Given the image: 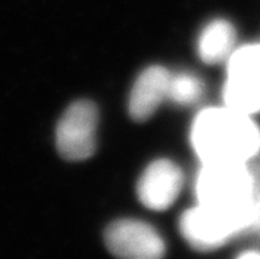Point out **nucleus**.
I'll list each match as a JSON object with an SVG mask.
<instances>
[{
    "label": "nucleus",
    "instance_id": "f257e3e1",
    "mask_svg": "<svg viewBox=\"0 0 260 259\" xmlns=\"http://www.w3.org/2000/svg\"><path fill=\"white\" fill-rule=\"evenodd\" d=\"M190 141L202 164H248L260 152V127L252 115L228 105L209 107L196 117Z\"/></svg>",
    "mask_w": 260,
    "mask_h": 259
},
{
    "label": "nucleus",
    "instance_id": "f03ea898",
    "mask_svg": "<svg viewBox=\"0 0 260 259\" xmlns=\"http://www.w3.org/2000/svg\"><path fill=\"white\" fill-rule=\"evenodd\" d=\"M260 203L244 209H221L197 204L180 218V230L191 247L214 250L244 230L256 226Z\"/></svg>",
    "mask_w": 260,
    "mask_h": 259
},
{
    "label": "nucleus",
    "instance_id": "7ed1b4c3",
    "mask_svg": "<svg viewBox=\"0 0 260 259\" xmlns=\"http://www.w3.org/2000/svg\"><path fill=\"white\" fill-rule=\"evenodd\" d=\"M197 204L221 209H244L260 203L247 163H206L196 180Z\"/></svg>",
    "mask_w": 260,
    "mask_h": 259
},
{
    "label": "nucleus",
    "instance_id": "20e7f679",
    "mask_svg": "<svg viewBox=\"0 0 260 259\" xmlns=\"http://www.w3.org/2000/svg\"><path fill=\"white\" fill-rule=\"evenodd\" d=\"M224 105L255 117L260 112V43L235 48L226 60Z\"/></svg>",
    "mask_w": 260,
    "mask_h": 259
},
{
    "label": "nucleus",
    "instance_id": "39448f33",
    "mask_svg": "<svg viewBox=\"0 0 260 259\" xmlns=\"http://www.w3.org/2000/svg\"><path fill=\"white\" fill-rule=\"evenodd\" d=\"M98 108L90 101H77L59 119L56 130L58 154L70 161L90 158L96 146Z\"/></svg>",
    "mask_w": 260,
    "mask_h": 259
},
{
    "label": "nucleus",
    "instance_id": "423d86ee",
    "mask_svg": "<svg viewBox=\"0 0 260 259\" xmlns=\"http://www.w3.org/2000/svg\"><path fill=\"white\" fill-rule=\"evenodd\" d=\"M107 249L114 255L129 259H157L165 254V243L157 230L139 220H118L105 233Z\"/></svg>",
    "mask_w": 260,
    "mask_h": 259
},
{
    "label": "nucleus",
    "instance_id": "0eeeda50",
    "mask_svg": "<svg viewBox=\"0 0 260 259\" xmlns=\"http://www.w3.org/2000/svg\"><path fill=\"white\" fill-rule=\"evenodd\" d=\"M184 184V175L177 164L168 159L152 161L138 181V197L152 210L171 208Z\"/></svg>",
    "mask_w": 260,
    "mask_h": 259
},
{
    "label": "nucleus",
    "instance_id": "6e6552de",
    "mask_svg": "<svg viewBox=\"0 0 260 259\" xmlns=\"http://www.w3.org/2000/svg\"><path fill=\"white\" fill-rule=\"evenodd\" d=\"M171 73L162 66H149L143 70L132 88L128 99V112L134 121L149 119L168 98Z\"/></svg>",
    "mask_w": 260,
    "mask_h": 259
},
{
    "label": "nucleus",
    "instance_id": "1a4fd4ad",
    "mask_svg": "<svg viewBox=\"0 0 260 259\" xmlns=\"http://www.w3.org/2000/svg\"><path fill=\"white\" fill-rule=\"evenodd\" d=\"M237 31L224 19H215L202 30L198 39V54L205 64L226 61L235 50Z\"/></svg>",
    "mask_w": 260,
    "mask_h": 259
},
{
    "label": "nucleus",
    "instance_id": "9d476101",
    "mask_svg": "<svg viewBox=\"0 0 260 259\" xmlns=\"http://www.w3.org/2000/svg\"><path fill=\"white\" fill-rule=\"evenodd\" d=\"M204 85L190 73L171 74L168 86V99L177 105H193L202 97Z\"/></svg>",
    "mask_w": 260,
    "mask_h": 259
},
{
    "label": "nucleus",
    "instance_id": "9b49d317",
    "mask_svg": "<svg viewBox=\"0 0 260 259\" xmlns=\"http://www.w3.org/2000/svg\"><path fill=\"white\" fill-rule=\"evenodd\" d=\"M239 258H260V250H247L239 254Z\"/></svg>",
    "mask_w": 260,
    "mask_h": 259
},
{
    "label": "nucleus",
    "instance_id": "f8f14e48",
    "mask_svg": "<svg viewBox=\"0 0 260 259\" xmlns=\"http://www.w3.org/2000/svg\"><path fill=\"white\" fill-rule=\"evenodd\" d=\"M256 226L260 227V214H259V220H257V223H256Z\"/></svg>",
    "mask_w": 260,
    "mask_h": 259
}]
</instances>
